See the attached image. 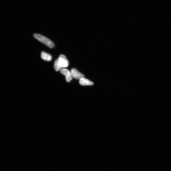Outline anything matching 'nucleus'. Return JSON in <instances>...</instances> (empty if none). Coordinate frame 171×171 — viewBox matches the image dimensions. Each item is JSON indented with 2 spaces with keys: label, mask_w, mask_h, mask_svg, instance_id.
<instances>
[{
  "label": "nucleus",
  "mask_w": 171,
  "mask_h": 171,
  "mask_svg": "<svg viewBox=\"0 0 171 171\" xmlns=\"http://www.w3.org/2000/svg\"><path fill=\"white\" fill-rule=\"evenodd\" d=\"M68 61L65 56L63 55H61L56 60L54 68L56 71H58L62 68L68 67Z\"/></svg>",
  "instance_id": "1"
},
{
  "label": "nucleus",
  "mask_w": 171,
  "mask_h": 171,
  "mask_svg": "<svg viewBox=\"0 0 171 171\" xmlns=\"http://www.w3.org/2000/svg\"><path fill=\"white\" fill-rule=\"evenodd\" d=\"M79 84L80 85L83 86H92L94 84L93 82L85 78H82L79 80Z\"/></svg>",
  "instance_id": "5"
},
{
  "label": "nucleus",
  "mask_w": 171,
  "mask_h": 171,
  "mask_svg": "<svg viewBox=\"0 0 171 171\" xmlns=\"http://www.w3.org/2000/svg\"><path fill=\"white\" fill-rule=\"evenodd\" d=\"M71 72L73 78L75 79L80 80L82 78H84V75L80 72L76 68L72 69Z\"/></svg>",
  "instance_id": "4"
},
{
  "label": "nucleus",
  "mask_w": 171,
  "mask_h": 171,
  "mask_svg": "<svg viewBox=\"0 0 171 171\" xmlns=\"http://www.w3.org/2000/svg\"><path fill=\"white\" fill-rule=\"evenodd\" d=\"M60 72L65 76L66 80L67 82H70L73 79L71 71L67 69L63 68L60 70Z\"/></svg>",
  "instance_id": "3"
},
{
  "label": "nucleus",
  "mask_w": 171,
  "mask_h": 171,
  "mask_svg": "<svg viewBox=\"0 0 171 171\" xmlns=\"http://www.w3.org/2000/svg\"><path fill=\"white\" fill-rule=\"evenodd\" d=\"M41 58L44 60L50 61L52 60V57L50 54L43 51L41 53Z\"/></svg>",
  "instance_id": "6"
},
{
  "label": "nucleus",
  "mask_w": 171,
  "mask_h": 171,
  "mask_svg": "<svg viewBox=\"0 0 171 171\" xmlns=\"http://www.w3.org/2000/svg\"><path fill=\"white\" fill-rule=\"evenodd\" d=\"M34 36L37 40L46 45L50 48H52L54 47V44L52 41L43 35L36 34L34 35Z\"/></svg>",
  "instance_id": "2"
}]
</instances>
